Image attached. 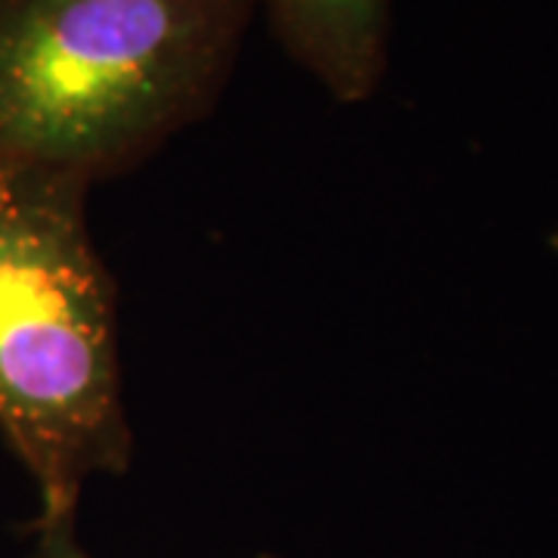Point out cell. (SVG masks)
<instances>
[{
  "instance_id": "7a4b0ae2",
  "label": "cell",
  "mask_w": 558,
  "mask_h": 558,
  "mask_svg": "<svg viewBox=\"0 0 558 558\" xmlns=\"http://www.w3.org/2000/svg\"><path fill=\"white\" fill-rule=\"evenodd\" d=\"M87 196L75 180L0 171V435L38 487V519L78 515L84 484L134 457L116 282Z\"/></svg>"
},
{
  "instance_id": "277c9868",
  "label": "cell",
  "mask_w": 558,
  "mask_h": 558,
  "mask_svg": "<svg viewBox=\"0 0 558 558\" xmlns=\"http://www.w3.org/2000/svg\"><path fill=\"white\" fill-rule=\"evenodd\" d=\"M78 515H57V519H35V539L28 558H90L78 539ZM258 558H279L264 553Z\"/></svg>"
},
{
  "instance_id": "3957f363",
  "label": "cell",
  "mask_w": 558,
  "mask_h": 558,
  "mask_svg": "<svg viewBox=\"0 0 558 558\" xmlns=\"http://www.w3.org/2000/svg\"><path fill=\"white\" fill-rule=\"evenodd\" d=\"M395 0H260L279 47L339 102L376 94Z\"/></svg>"
},
{
  "instance_id": "6da1fadb",
  "label": "cell",
  "mask_w": 558,
  "mask_h": 558,
  "mask_svg": "<svg viewBox=\"0 0 558 558\" xmlns=\"http://www.w3.org/2000/svg\"><path fill=\"white\" fill-rule=\"evenodd\" d=\"M260 0H0V171L97 186L202 121Z\"/></svg>"
}]
</instances>
